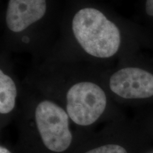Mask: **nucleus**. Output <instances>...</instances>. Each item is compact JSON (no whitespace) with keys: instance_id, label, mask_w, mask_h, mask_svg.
<instances>
[{"instance_id":"nucleus-8","label":"nucleus","mask_w":153,"mask_h":153,"mask_svg":"<svg viewBox=\"0 0 153 153\" xmlns=\"http://www.w3.org/2000/svg\"><path fill=\"white\" fill-rule=\"evenodd\" d=\"M85 153H128L123 147L118 145H106L92 149Z\"/></svg>"},{"instance_id":"nucleus-4","label":"nucleus","mask_w":153,"mask_h":153,"mask_svg":"<svg viewBox=\"0 0 153 153\" xmlns=\"http://www.w3.org/2000/svg\"><path fill=\"white\" fill-rule=\"evenodd\" d=\"M65 94L66 111L74 123L88 126L97 122L107 106V96L97 76L74 74Z\"/></svg>"},{"instance_id":"nucleus-7","label":"nucleus","mask_w":153,"mask_h":153,"mask_svg":"<svg viewBox=\"0 0 153 153\" xmlns=\"http://www.w3.org/2000/svg\"><path fill=\"white\" fill-rule=\"evenodd\" d=\"M144 22L147 24V30L153 34V0H145L143 3Z\"/></svg>"},{"instance_id":"nucleus-3","label":"nucleus","mask_w":153,"mask_h":153,"mask_svg":"<svg viewBox=\"0 0 153 153\" xmlns=\"http://www.w3.org/2000/svg\"><path fill=\"white\" fill-rule=\"evenodd\" d=\"M47 0H9L4 19L7 39L12 45H34L48 20Z\"/></svg>"},{"instance_id":"nucleus-9","label":"nucleus","mask_w":153,"mask_h":153,"mask_svg":"<svg viewBox=\"0 0 153 153\" xmlns=\"http://www.w3.org/2000/svg\"><path fill=\"white\" fill-rule=\"evenodd\" d=\"M0 153H11V152H9L7 148H5L4 147L1 146V148H0Z\"/></svg>"},{"instance_id":"nucleus-1","label":"nucleus","mask_w":153,"mask_h":153,"mask_svg":"<svg viewBox=\"0 0 153 153\" xmlns=\"http://www.w3.org/2000/svg\"><path fill=\"white\" fill-rule=\"evenodd\" d=\"M67 31L76 51L95 61L131 58L140 55L143 45L153 43V35L145 28L115 20L94 7L76 11L68 21Z\"/></svg>"},{"instance_id":"nucleus-2","label":"nucleus","mask_w":153,"mask_h":153,"mask_svg":"<svg viewBox=\"0 0 153 153\" xmlns=\"http://www.w3.org/2000/svg\"><path fill=\"white\" fill-rule=\"evenodd\" d=\"M101 76L111 93L124 100L153 98V64L141 55L120 61Z\"/></svg>"},{"instance_id":"nucleus-6","label":"nucleus","mask_w":153,"mask_h":153,"mask_svg":"<svg viewBox=\"0 0 153 153\" xmlns=\"http://www.w3.org/2000/svg\"><path fill=\"white\" fill-rule=\"evenodd\" d=\"M0 69V113L10 114L16 106L18 95L16 78L4 61L1 60Z\"/></svg>"},{"instance_id":"nucleus-5","label":"nucleus","mask_w":153,"mask_h":153,"mask_svg":"<svg viewBox=\"0 0 153 153\" xmlns=\"http://www.w3.org/2000/svg\"><path fill=\"white\" fill-rule=\"evenodd\" d=\"M34 116L38 133L48 150L62 152L70 147L72 135L66 110L54 101L43 100L36 106Z\"/></svg>"}]
</instances>
